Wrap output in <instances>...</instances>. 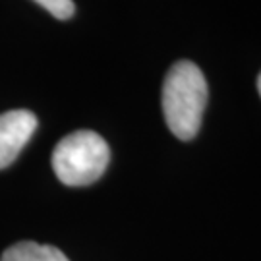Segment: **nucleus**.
<instances>
[{"label":"nucleus","instance_id":"nucleus-1","mask_svg":"<svg viewBox=\"0 0 261 261\" xmlns=\"http://www.w3.org/2000/svg\"><path fill=\"white\" fill-rule=\"evenodd\" d=\"M209 89L203 72L190 60L170 66L163 84V114L178 140L190 141L203 122Z\"/></svg>","mask_w":261,"mask_h":261},{"label":"nucleus","instance_id":"nucleus-2","mask_svg":"<svg viewBox=\"0 0 261 261\" xmlns=\"http://www.w3.org/2000/svg\"><path fill=\"white\" fill-rule=\"evenodd\" d=\"M111 163L109 143L91 130L68 134L53 151V170L66 186H89L105 174Z\"/></svg>","mask_w":261,"mask_h":261},{"label":"nucleus","instance_id":"nucleus-3","mask_svg":"<svg viewBox=\"0 0 261 261\" xmlns=\"http://www.w3.org/2000/svg\"><path fill=\"white\" fill-rule=\"evenodd\" d=\"M37 130V116L31 111H8L0 114V168L10 167Z\"/></svg>","mask_w":261,"mask_h":261},{"label":"nucleus","instance_id":"nucleus-4","mask_svg":"<svg viewBox=\"0 0 261 261\" xmlns=\"http://www.w3.org/2000/svg\"><path fill=\"white\" fill-rule=\"evenodd\" d=\"M0 261H70L55 246L37 242H18L2 253Z\"/></svg>","mask_w":261,"mask_h":261},{"label":"nucleus","instance_id":"nucleus-5","mask_svg":"<svg viewBox=\"0 0 261 261\" xmlns=\"http://www.w3.org/2000/svg\"><path fill=\"white\" fill-rule=\"evenodd\" d=\"M35 2L47 10L50 16L62 21L70 19L75 14V4L72 0H35Z\"/></svg>","mask_w":261,"mask_h":261},{"label":"nucleus","instance_id":"nucleus-6","mask_svg":"<svg viewBox=\"0 0 261 261\" xmlns=\"http://www.w3.org/2000/svg\"><path fill=\"white\" fill-rule=\"evenodd\" d=\"M257 91H259V95H261V74H259V77H257Z\"/></svg>","mask_w":261,"mask_h":261}]
</instances>
